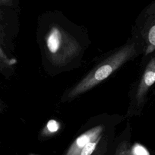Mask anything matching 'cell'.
I'll list each match as a JSON object with an SVG mask.
<instances>
[{
    "instance_id": "obj_1",
    "label": "cell",
    "mask_w": 155,
    "mask_h": 155,
    "mask_svg": "<svg viewBox=\"0 0 155 155\" xmlns=\"http://www.w3.org/2000/svg\"><path fill=\"white\" fill-rule=\"evenodd\" d=\"M37 39L43 67L53 76L78 67L90 42L84 27L58 11L39 17Z\"/></svg>"
},
{
    "instance_id": "obj_2",
    "label": "cell",
    "mask_w": 155,
    "mask_h": 155,
    "mask_svg": "<svg viewBox=\"0 0 155 155\" xmlns=\"http://www.w3.org/2000/svg\"><path fill=\"white\" fill-rule=\"evenodd\" d=\"M136 53L135 42L127 44L111 51L67 91V98H74L94 87L131 59Z\"/></svg>"
},
{
    "instance_id": "obj_3",
    "label": "cell",
    "mask_w": 155,
    "mask_h": 155,
    "mask_svg": "<svg viewBox=\"0 0 155 155\" xmlns=\"http://www.w3.org/2000/svg\"><path fill=\"white\" fill-rule=\"evenodd\" d=\"M155 82V57L152 58L147 64L143 74L138 85L136 99L137 104L142 103L149 88Z\"/></svg>"
},
{
    "instance_id": "obj_4",
    "label": "cell",
    "mask_w": 155,
    "mask_h": 155,
    "mask_svg": "<svg viewBox=\"0 0 155 155\" xmlns=\"http://www.w3.org/2000/svg\"><path fill=\"white\" fill-rule=\"evenodd\" d=\"M102 125L95 127L78 137L69 148L66 155H78L82 148L90 142L95 140L101 136Z\"/></svg>"
},
{
    "instance_id": "obj_5",
    "label": "cell",
    "mask_w": 155,
    "mask_h": 155,
    "mask_svg": "<svg viewBox=\"0 0 155 155\" xmlns=\"http://www.w3.org/2000/svg\"><path fill=\"white\" fill-rule=\"evenodd\" d=\"M155 49V25L149 30L148 33V46L145 51V54L153 52Z\"/></svg>"
},
{
    "instance_id": "obj_6",
    "label": "cell",
    "mask_w": 155,
    "mask_h": 155,
    "mask_svg": "<svg viewBox=\"0 0 155 155\" xmlns=\"http://www.w3.org/2000/svg\"><path fill=\"white\" fill-rule=\"evenodd\" d=\"M101 138V136L99 137L97 139L93 141H91L89 143H88L82 148V150L81 151V152L78 155H91L94 151V150H95Z\"/></svg>"
},
{
    "instance_id": "obj_7",
    "label": "cell",
    "mask_w": 155,
    "mask_h": 155,
    "mask_svg": "<svg viewBox=\"0 0 155 155\" xmlns=\"http://www.w3.org/2000/svg\"><path fill=\"white\" fill-rule=\"evenodd\" d=\"M132 155H150L147 150L141 145L136 144L131 150Z\"/></svg>"
},
{
    "instance_id": "obj_8",
    "label": "cell",
    "mask_w": 155,
    "mask_h": 155,
    "mask_svg": "<svg viewBox=\"0 0 155 155\" xmlns=\"http://www.w3.org/2000/svg\"><path fill=\"white\" fill-rule=\"evenodd\" d=\"M47 127L50 132H56L59 129V124L54 120H50L48 122Z\"/></svg>"
},
{
    "instance_id": "obj_9",
    "label": "cell",
    "mask_w": 155,
    "mask_h": 155,
    "mask_svg": "<svg viewBox=\"0 0 155 155\" xmlns=\"http://www.w3.org/2000/svg\"><path fill=\"white\" fill-rule=\"evenodd\" d=\"M0 2L1 5L6 6H12L13 5V0H0Z\"/></svg>"
}]
</instances>
